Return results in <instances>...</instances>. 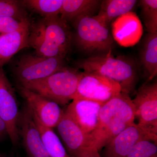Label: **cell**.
I'll use <instances>...</instances> for the list:
<instances>
[{"label":"cell","mask_w":157,"mask_h":157,"mask_svg":"<svg viewBox=\"0 0 157 157\" xmlns=\"http://www.w3.org/2000/svg\"><path fill=\"white\" fill-rule=\"evenodd\" d=\"M72 40L73 34L68 22L60 16L42 17L30 25L29 46L38 56L65 58Z\"/></svg>","instance_id":"6da1fadb"},{"label":"cell","mask_w":157,"mask_h":157,"mask_svg":"<svg viewBox=\"0 0 157 157\" xmlns=\"http://www.w3.org/2000/svg\"><path fill=\"white\" fill-rule=\"evenodd\" d=\"M135 109L128 95L121 92L103 104L96 129L90 135L92 147L100 152L113 138L135 123Z\"/></svg>","instance_id":"7a4b0ae2"},{"label":"cell","mask_w":157,"mask_h":157,"mask_svg":"<svg viewBox=\"0 0 157 157\" xmlns=\"http://www.w3.org/2000/svg\"><path fill=\"white\" fill-rule=\"evenodd\" d=\"M76 66L83 72L98 74L115 81L120 86L121 92L128 95L138 82V69L135 62L124 57H114L111 50L80 60Z\"/></svg>","instance_id":"3957f363"},{"label":"cell","mask_w":157,"mask_h":157,"mask_svg":"<svg viewBox=\"0 0 157 157\" xmlns=\"http://www.w3.org/2000/svg\"><path fill=\"white\" fill-rule=\"evenodd\" d=\"M82 73L65 67L46 78L19 86L64 106L75 98Z\"/></svg>","instance_id":"277c9868"},{"label":"cell","mask_w":157,"mask_h":157,"mask_svg":"<svg viewBox=\"0 0 157 157\" xmlns=\"http://www.w3.org/2000/svg\"><path fill=\"white\" fill-rule=\"evenodd\" d=\"M73 39L77 48L85 52L107 53L113 44L109 25L97 16H80L71 21Z\"/></svg>","instance_id":"5b68a950"},{"label":"cell","mask_w":157,"mask_h":157,"mask_svg":"<svg viewBox=\"0 0 157 157\" xmlns=\"http://www.w3.org/2000/svg\"><path fill=\"white\" fill-rule=\"evenodd\" d=\"M137 124L150 137L157 141V82L142 85L132 100Z\"/></svg>","instance_id":"8992f818"},{"label":"cell","mask_w":157,"mask_h":157,"mask_svg":"<svg viewBox=\"0 0 157 157\" xmlns=\"http://www.w3.org/2000/svg\"><path fill=\"white\" fill-rule=\"evenodd\" d=\"M65 67L63 58L25 55L16 63L14 73L19 85H22L46 78Z\"/></svg>","instance_id":"52a82bcc"},{"label":"cell","mask_w":157,"mask_h":157,"mask_svg":"<svg viewBox=\"0 0 157 157\" xmlns=\"http://www.w3.org/2000/svg\"><path fill=\"white\" fill-rule=\"evenodd\" d=\"M121 92L120 85L112 79L95 73L83 72L74 98L104 104Z\"/></svg>","instance_id":"ba28073f"},{"label":"cell","mask_w":157,"mask_h":157,"mask_svg":"<svg viewBox=\"0 0 157 157\" xmlns=\"http://www.w3.org/2000/svg\"><path fill=\"white\" fill-rule=\"evenodd\" d=\"M19 113L14 89L3 68L0 67V117L6 123L8 136L14 146L20 140L17 127Z\"/></svg>","instance_id":"9c48e42d"},{"label":"cell","mask_w":157,"mask_h":157,"mask_svg":"<svg viewBox=\"0 0 157 157\" xmlns=\"http://www.w3.org/2000/svg\"><path fill=\"white\" fill-rule=\"evenodd\" d=\"M59 138L70 157L92 147L90 135L86 133L66 110L56 127Z\"/></svg>","instance_id":"30bf717a"},{"label":"cell","mask_w":157,"mask_h":157,"mask_svg":"<svg viewBox=\"0 0 157 157\" xmlns=\"http://www.w3.org/2000/svg\"><path fill=\"white\" fill-rule=\"evenodd\" d=\"M18 89L39 122L49 128H56L64 113L59 105L21 86H18Z\"/></svg>","instance_id":"8fae6325"},{"label":"cell","mask_w":157,"mask_h":157,"mask_svg":"<svg viewBox=\"0 0 157 157\" xmlns=\"http://www.w3.org/2000/svg\"><path fill=\"white\" fill-rule=\"evenodd\" d=\"M20 138L28 157H49L45 150L41 134L32 110L26 104L20 111L18 117Z\"/></svg>","instance_id":"7c38bea8"},{"label":"cell","mask_w":157,"mask_h":157,"mask_svg":"<svg viewBox=\"0 0 157 157\" xmlns=\"http://www.w3.org/2000/svg\"><path fill=\"white\" fill-rule=\"evenodd\" d=\"M144 139L151 140L143 130L134 123L107 143L101 150L100 155L101 157H127L136 143Z\"/></svg>","instance_id":"4fadbf2b"},{"label":"cell","mask_w":157,"mask_h":157,"mask_svg":"<svg viewBox=\"0 0 157 157\" xmlns=\"http://www.w3.org/2000/svg\"><path fill=\"white\" fill-rule=\"evenodd\" d=\"M112 25V36L119 45L131 47L137 44L143 34V26L140 18L133 11L123 14Z\"/></svg>","instance_id":"5bb4252c"},{"label":"cell","mask_w":157,"mask_h":157,"mask_svg":"<svg viewBox=\"0 0 157 157\" xmlns=\"http://www.w3.org/2000/svg\"><path fill=\"white\" fill-rule=\"evenodd\" d=\"M104 104L82 98H74L65 109L86 133L96 129L99 113Z\"/></svg>","instance_id":"9a60e30c"},{"label":"cell","mask_w":157,"mask_h":157,"mask_svg":"<svg viewBox=\"0 0 157 157\" xmlns=\"http://www.w3.org/2000/svg\"><path fill=\"white\" fill-rule=\"evenodd\" d=\"M30 23L28 20L17 30L0 36V67L23 48L29 47Z\"/></svg>","instance_id":"2e32d148"},{"label":"cell","mask_w":157,"mask_h":157,"mask_svg":"<svg viewBox=\"0 0 157 157\" xmlns=\"http://www.w3.org/2000/svg\"><path fill=\"white\" fill-rule=\"evenodd\" d=\"M101 2L99 0H63L60 17L68 22L80 16H94Z\"/></svg>","instance_id":"e0dca14e"},{"label":"cell","mask_w":157,"mask_h":157,"mask_svg":"<svg viewBox=\"0 0 157 157\" xmlns=\"http://www.w3.org/2000/svg\"><path fill=\"white\" fill-rule=\"evenodd\" d=\"M137 2L136 0L101 1L100 11L96 16L109 25L121 15L132 11Z\"/></svg>","instance_id":"ac0fdd59"},{"label":"cell","mask_w":157,"mask_h":157,"mask_svg":"<svg viewBox=\"0 0 157 157\" xmlns=\"http://www.w3.org/2000/svg\"><path fill=\"white\" fill-rule=\"evenodd\" d=\"M140 61L151 81L157 75V33L146 35L140 50Z\"/></svg>","instance_id":"d6986e66"},{"label":"cell","mask_w":157,"mask_h":157,"mask_svg":"<svg viewBox=\"0 0 157 157\" xmlns=\"http://www.w3.org/2000/svg\"><path fill=\"white\" fill-rule=\"evenodd\" d=\"M34 117L49 157H70L59 137L54 132L53 129L42 125L34 116Z\"/></svg>","instance_id":"ffe728a7"},{"label":"cell","mask_w":157,"mask_h":157,"mask_svg":"<svg viewBox=\"0 0 157 157\" xmlns=\"http://www.w3.org/2000/svg\"><path fill=\"white\" fill-rule=\"evenodd\" d=\"M63 0H26L25 6L41 15L42 17L59 16Z\"/></svg>","instance_id":"44dd1931"},{"label":"cell","mask_w":157,"mask_h":157,"mask_svg":"<svg viewBox=\"0 0 157 157\" xmlns=\"http://www.w3.org/2000/svg\"><path fill=\"white\" fill-rule=\"evenodd\" d=\"M142 19L147 30L150 33H157V1H140Z\"/></svg>","instance_id":"7402d4cb"},{"label":"cell","mask_w":157,"mask_h":157,"mask_svg":"<svg viewBox=\"0 0 157 157\" xmlns=\"http://www.w3.org/2000/svg\"><path fill=\"white\" fill-rule=\"evenodd\" d=\"M11 17L23 20L28 18L19 2L13 0H0V17Z\"/></svg>","instance_id":"603a6c76"},{"label":"cell","mask_w":157,"mask_h":157,"mask_svg":"<svg viewBox=\"0 0 157 157\" xmlns=\"http://www.w3.org/2000/svg\"><path fill=\"white\" fill-rule=\"evenodd\" d=\"M127 157H157L156 142L144 139L134 145Z\"/></svg>","instance_id":"cb8c5ba5"},{"label":"cell","mask_w":157,"mask_h":157,"mask_svg":"<svg viewBox=\"0 0 157 157\" xmlns=\"http://www.w3.org/2000/svg\"><path fill=\"white\" fill-rule=\"evenodd\" d=\"M29 20L28 18L20 20L11 17H0V36L17 30Z\"/></svg>","instance_id":"d4e9b609"},{"label":"cell","mask_w":157,"mask_h":157,"mask_svg":"<svg viewBox=\"0 0 157 157\" xmlns=\"http://www.w3.org/2000/svg\"><path fill=\"white\" fill-rule=\"evenodd\" d=\"M75 157H101L100 152L94 147H90Z\"/></svg>","instance_id":"484cf974"},{"label":"cell","mask_w":157,"mask_h":157,"mask_svg":"<svg viewBox=\"0 0 157 157\" xmlns=\"http://www.w3.org/2000/svg\"><path fill=\"white\" fill-rule=\"evenodd\" d=\"M8 135L7 127L6 123L0 117V140L5 138Z\"/></svg>","instance_id":"4316f807"},{"label":"cell","mask_w":157,"mask_h":157,"mask_svg":"<svg viewBox=\"0 0 157 157\" xmlns=\"http://www.w3.org/2000/svg\"><path fill=\"white\" fill-rule=\"evenodd\" d=\"M0 157H6V156H5L3 155H2L1 154L0 155Z\"/></svg>","instance_id":"83f0119b"},{"label":"cell","mask_w":157,"mask_h":157,"mask_svg":"<svg viewBox=\"0 0 157 157\" xmlns=\"http://www.w3.org/2000/svg\"><path fill=\"white\" fill-rule=\"evenodd\" d=\"M1 155V154H0V155Z\"/></svg>","instance_id":"f1b7e54d"}]
</instances>
